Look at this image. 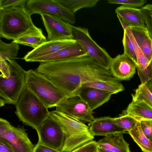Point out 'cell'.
Returning a JSON list of instances; mask_svg holds the SVG:
<instances>
[{
	"instance_id": "cell-1",
	"label": "cell",
	"mask_w": 152,
	"mask_h": 152,
	"mask_svg": "<svg viewBox=\"0 0 152 152\" xmlns=\"http://www.w3.org/2000/svg\"><path fill=\"white\" fill-rule=\"evenodd\" d=\"M37 72L45 76L71 97L87 83L116 81L109 70L99 65L87 54L65 60L40 63Z\"/></svg>"
},
{
	"instance_id": "cell-37",
	"label": "cell",
	"mask_w": 152,
	"mask_h": 152,
	"mask_svg": "<svg viewBox=\"0 0 152 152\" xmlns=\"http://www.w3.org/2000/svg\"><path fill=\"white\" fill-rule=\"evenodd\" d=\"M33 152H61L57 150L49 147L38 141L34 146Z\"/></svg>"
},
{
	"instance_id": "cell-27",
	"label": "cell",
	"mask_w": 152,
	"mask_h": 152,
	"mask_svg": "<svg viewBox=\"0 0 152 152\" xmlns=\"http://www.w3.org/2000/svg\"><path fill=\"white\" fill-rule=\"evenodd\" d=\"M114 122L125 132L131 131L135 126L138 121L132 116L124 113L113 118Z\"/></svg>"
},
{
	"instance_id": "cell-41",
	"label": "cell",
	"mask_w": 152,
	"mask_h": 152,
	"mask_svg": "<svg viewBox=\"0 0 152 152\" xmlns=\"http://www.w3.org/2000/svg\"><path fill=\"white\" fill-rule=\"evenodd\" d=\"M6 103L5 102L3 99H0V106L2 107L4 106Z\"/></svg>"
},
{
	"instance_id": "cell-14",
	"label": "cell",
	"mask_w": 152,
	"mask_h": 152,
	"mask_svg": "<svg viewBox=\"0 0 152 152\" xmlns=\"http://www.w3.org/2000/svg\"><path fill=\"white\" fill-rule=\"evenodd\" d=\"M76 42L74 39L45 42L37 48L28 52L22 58L26 62L35 58L48 56Z\"/></svg>"
},
{
	"instance_id": "cell-34",
	"label": "cell",
	"mask_w": 152,
	"mask_h": 152,
	"mask_svg": "<svg viewBox=\"0 0 152 152\" xmlns=\"http://www.w3.org/2000/svg\"><path fill=\"white\" fill-rule=\"evenodd\" d=\"M70 152H98L97 142L91 141Z\"/></svg>"
},
{
	"instance_id": "cell-15",
	"label": "cell",
	"mask_w": 152,
	"mask_h": 152,
	"mask_svg": "<svg viewBox=\"0 0 152 152\" xmlns=\"http://www.w3.org/2000/svg\"><path fill=\"white\" fill-rule=\"evenodd\" d=\"M124 30L132 27L146 28L140 9L122 5L115 11Z\"/></svg>"
},
{
	"instance_id": "cell-16",
	"label": "cell",
	"mask_w": 152,
	"mask_h": 152,
	"mask_svg": "<svg viewBox=\"0 0 152 152\" xmlns=\"http://www.w3.org/2000/svg\"><path fill=\"white\" fill-rule=\"evenodd\" d=\"M112 95L110 93L97 88L82 86L77 96L86 103L93 111L107 102Z\"/></svg>"
},
{
	"instance_id": "cell-11",
	"label": "cell",
	"mask_w": 152,
	"mask_h": 152,
	"mask_svg": "<svg viewBox=\"0 0 152 152\" xmlns=\"http://www.w3.org/2000/svg\"><path fill=\"white\" fill-rule=\"evenodd\" d=\"M56 110L82 122L89 123L94 118L93 111L77 96L68 99L56 107Z\"/></svg>"
},
{
	"instance_id": "cell-6",
	"label": "cell",
	"mask_w": 152,
	"mask_h": 152,
	"mask_svg": "<svg viewBox=\"0 0 152 152\" xmlns=\"http://www.w3.org/2000/svg\"><path fill=\"white\" fill-rule=\"evenodd\" d=\"M7 61L10 75L8 78L0 77V96L6 103L16 105L26 86V71L15 61Z\"/></svg>"
},
{
	"instance_id": "cell-23",
	"label": "cell",
	"mask_w": 152,
	"mask_h": 152,
	"mask_svg": "<svg viewBox=\"0 0 152 152\" xmlns=\"http://www.w3.org/2000/svg\"><path fill=\"white\" fill-rule=\"evenodd\" d=\"M82 86L92 87L115 94L124 90L123 85L119 80L97 81L88 83Z\"/></svg>"
},
{
	"instance_id": "cell-38",
	"label": "cell",
	"mask_w": 152,
	"mask_h": 152,
	"mask_svg": "<svg viewBox=\"0 0 152 152\" xmlns=\"http://www.w3.org/2000/svg\"><path fill=\"white\" fill-rule=\"evenodd\" d=\"M0 152H14L9 143L1 138H0Z\"/></svg>"
},
{
	"instance_id": "cell-24",
	"label": "cell",
	"mask_w": 152,
	"mask_h": 152,
	"mask_svg": "<svg viewBox=\"0 0 152 152\" xmlns=\"http://www.w3.org/2000/svg\"><path fill=\"white\" fill-rule=\"evenodd\" d=\"M46 41V38L43 34H35L22 36L13 40L12 42L30 46L35 49Z\"/></svg>"
},
{
	"instance_id": "cell-10",
	"label": "cell",
	"mask_w": 152,
	"mask_h": 152,
	"mask_svg": "<svg viewBox=\"0 0 152 152\" xmlns=\"http://www.w3.org/2000/svg\"><path fill=\"white\" fill-rule=\"evenodd\" d=\"M47 33V41L74 39L71 24L52 14H40Z\"/></svg>"
},
{
	"instance_id": "cell-32",
	"label": "cell",
	"mask_w": 152,
	"mask_h": 152,
	"mask_svg": "<svg viewBox=\"0 0 152 152\" xmlns=\"http://www.w3.org/2000/svg\"><path fill=\"white\" fill-rule=\"evenodd\" d=\"M137 73L141 82V83L145 84L152 79V60L146 67L143 70H137Z\"/></svg>"
},
{
	"instance_id": "cell-33",
	"label": "cell",
	"mask_w": 152,
	"mask_h": 152,
	"mask_svg": "<svg viewBox=\"0 0 152 152\" xmlns=\"http://www.w3.org/2000/svg\"><path fill=\"white\" fill-rule=\"evenodd\" d=\"M27 0H0V9L25 7Z\"/></svg>"
},
{
	"instance_id": "cell-30",
	"label": "cell",
	"mask_w": 152,
	"mask_h": 152,
	"mask_svg": "<svg viewBox=\"0 0 152 152\" xmlns=\"http://www.w3.org/2000/svg\"><path fill=\"white\" fill-rule=\"evenodd\" d=\"M122 42L124 48V53L131 58L136 65L137 58L134 46L127 34L124 31Z\"/></svg>"
},
{
	"instance_id": "cell-4",
	"label": "cell",
	"mask_w": 152,
	"mask_h": 152,
	"mask_svg": "<svg viewBox=\"0 0 152 152\" xmlns=\"http://www.w3.org/2000/svg\"><path fill=\"white\" fill-rule=\"evenodd\" d=\"M15 113L20 121L37 132L43 123L50 116L45 104L26 86L16 104Z\"/></svg>"
},
{
	"instance_id": "cell-31",
	"label": "cell",
	"mask_w": 152,
	"mask_h": 152,
	"mask_svg": "<svg viewBox=\"0 0 152 152\" xmlns=\"http://www.w3.org/2000/svg\"><path fill=\"white\" fill-rule=\"evenodd\" d=\"M110 4H120L129 7L137 8L142 7L147 2L145 0H107Z\"/></svg>"
},
{
	"instance_id": "cell-12",
	"label": "cell",
	"mask_w": 152,
	"mask_h": 152,
	"mask_svg": "<svg viewBox=\"0 0 152 152\" xmlns=\"http://www.w3.org/2000/svg\"><path fill=\"white\" fill-rule=\"evenodd\" d=\"M26 130L23 126H12L8 131L0 134V138L7 141L14 152H33L34 146Z\"/></svg>"
},
{
	"instance_id": "cell-36",
	"label": "cell",
	"mask_w": 152,
	"mask_h": 152,
	"mask_svg": "<svg viewBox=\"0 0 152 152\" xmlns=\"http://www.w3.org/2000/svg\"><path fill=\"white\" fill-rule=\"evenodd\" d=\"M0 77L8 78L10 75V69L9 63L7 61L0 59Z\"/></svg>"
},
{
	"instance_id": "cell-17",
	"label": "cell",
	"mask_w": 152,
	"mask_h": 152,
	"mask_svg": "<svg viewBox=\"0 0 152 152\" xmlns=\"http://www.w3.org/2000/svg\"><path fill=\"white\" fill-rule=\"evenodd\" d=\"M89 130L94 136H106L126 132L117 126L113 122V118L110 116L94 118L88 124Z\"/></svg>"
},
{
	"instance_id": "cell-8",
	"label": "cell",
	"mask_w": 152,
	"mask_h": 152,
	"mask_svg": "<svg viewBox=\"0 0 152 152\" xmlns=\"http://www.w3.org/2000/svg\"><path fill=\"white\" fill-rule=\"evenodd\" d=\"M25 7L32 15L48 13L55 15L71 24L75 22V14L58 0H28Z\"/></svg>"
},
{
	"instance_id": "cell-19",
	"label": "cell",
	"mask_w": 152,
	"mask_h": 152,
	"mask_svg": "<svg viewBox=\"0 0 152 152\" xmlns=\"http://www.w3.org/2000/svg\"><path fill=\"white\" fill-rule=\"evenodd\" d=\"M87 54L80 45L76 43L63 48L53 54L37 58L31 62L46 63L63 60Z\"/></svg>"
},
{
	"instance_id": "cell-39",
	"label": "cell",
	"mask_w": 152,
	"mask_h": 152,
	"mask_svg": "<svg viewBox=\"0 0 152 152\" xmlns=\"http://www.w3.org/2000/svg\"><path fill=\"white\" fill-rule=\"evenodd\" d=\"M12 126L7 120L1 118L0 119V134L8 131Z\"/></svg>"
},
{
	"instance_id": "cell-26",
	"label": "cell",
	"mask_w": 152,
	"mask_h": 152,
	"mask_svg": "<svg viewBox=\"0 0 152 152\" xmlns=\"http://www.w3.org/2000/svg\"><path fill=\"white\" fill-rule=\"evenodd\" d=\"M19 49V44L15 43H6L0 40V59L7 61L17 58Z\"/></svg>"
},
{
	"instance_id": "cell-22",
	"label": "cell",
	"mask_w": 152,
	"mask_h": 152,
	"mask_svg": "<svg viewBox=\"0 0 152 152\" xmlns=\"http://www.w3.org/2000/svg\"><path fill=\"white\" fill-rule=\"evenodd\" d=\"M127 133L143 152H152V142L143 133L139 121L135 127Z\"/></svg>"
},
{
	"instance_id": "cell-29",
	"label": "cell",
	"mask_w": 152,
	"mask_h": 152,
	"mask_svg": "<svg viewBox=\"0 0 152 152\" xmlns=\"http://www.w3.org/2000/svg\"><path fill=\"white\" fill-rule=\"evenodd\" d=\"M140 9L146 28L152 39V4H148Z\"/></svg>"
},
{
	"instance_id": "cell-35",
	"label": "cell",
	"mask_w": 152,
	"mask_h": 152,
	"mask_svg": "<svg viewBox=\"0 0 152 152\" xmlns=\"http://www.w3.org/2000/svg\"><path fill=\"white\" fill-rule=\"evenodd\" d=\"M138 121L143 133L151 141L152 138V121L142 120Z\"/></svg>"
},
{
	"instance_id": "cell-40",
	"label": "cell",
	"mask_w": 152,
	"mask_h": 152,
	"mask_svg": "<svg viewBox=\"0 0 152 152\" xmlns=\"http://www.w3.org/2000/svg\"><path fill=\"white\" fill-rule=\"evenodd\" d=\"M146 86L152 93V79L145 83Z\"/></svg>"
},
{
	"instance_id": "cell-21",
	"label": "cell",
	"mask_w": 152,
	"mask_h": 152,
	"mask_svg": "<svg viewBox=\"0 0 152 152\" xmlns=\"http://www.w3.org/2000/svg\"><path fill=\"white\" fill-rule=\"evenodd\" d=\"M124 112L137 121H152V107L143 100H132Z\"/></svg>"
},
{
	"instance_id": "cell-25",
	"label": "cell",
	"mask_w": 152,
	"mask_h": 152,
	"mask_svg": "<svg viewBox=\"0 0 152 152\" xmlns=\"http://www.w3.org/2000/svg\"><path fill=\"white\" fill-rule=\"evenodd\" d=\"M58 0L64 6L74 14L81 9L94 7L99 1V0Z\"/></svg>"
},
{
	"instance_id": "cell-20",
	"label": "cell",
	"mask_w": 152,
	"mask_h": 152,
	"mask_svg": "<svg viewBox=\"0 0 152 152\" xmlns=\"http://www.w3.org/2000/svg\"><path fill=\"white\" fill-rule=\"evenodd\" d=\"M127 28L143 54L150 63L152 60V39L146 28L132 27Z\"/></svg>"
},
{
	"instance_id": "cell-18",
	"label": "cell",
	"mask_w": 152,
	"mask_h": 152,
	"mask_svg": "<svg viewBox=\"0 0 152 152\" xmlns=\"http://www.w3.org/2000/svg\"><path fill=\"white\" fill-rule=\"evenodd\" d=\"M97 143L98 152H131L129 144L124 139L122 133L105 136Z\"/></svg>"
},
{
	"instance_id": "cell-7",
	"label": "cell",
	"mask_w": 152,
	"mask_h": 152,
	"mask_svg": "<svg viewBox=\"0 0 152 152\" xmlns=\"http://www.w3.org/2000/svg\"><path fill=\"white\" fill-rule=\"evenodd\" d=\"M74 39L82 47L87 55L102 67L109 70L112 58L104 48L92 39L87 28L71 25Z\"/></svg>"
},
{
	"instance_id": "cell-9",
	"label": "cell",
	"mask_w": 152,
	"mask_h": 152,
	"mask_svg": "<svg viewBox=\"0 0 152 152\" xmlns=\"http://www.w3.org/2000/svg\"><path fill=\"white\" fill-rule=\"evenodd\" d=\"M38 142L61 152L65 136L58 122L51 116L43 123L37 132Z\"/></svg>"
},
{
	"instance_id": "cell-42",
	"label": "cell",
	"mask_w": 152,
	"mask_h": 152,
	"mask_svg": "<svg viewBox=\"0 0 152 152\" xmlns=\"http://www.w3.org/2000/svg\"><path fill=\"white\" fill-rule=\"evenodd\" d=\"M151 142H152V138H151Z\"/></svg>"
},
{
	"instance_id": "cell-2",
	"label": "cell",
	"mask_w": 152,
	"mask_h": 152,
	"mask_svg": "<svg viewBox=\"0 0 152 152\" xmlns=\"http://www.w3.org/2000/svg\"><path fill=\"white\" fill-rule=\"evenodd\" d=\"M26 7L0 9V36L13 40L26 35L43 34L34 24Z\"/></svg>"
},
{
	"instance_id": "cell-13",
	"label": "cell",
	"mask_w": 152,
	"mask_h": 152,
	"mask_svg": "<svg viewBox=\"0 0 152 152\" xmlns=\"http://www.w3.org/2000/svg\"><path fill=\"white\" fill-rule=\"evenodd\" d=\"M135 62L124 53L112 58L109 70L118 80H128L132 77L136 72Z\"/></svg>"
},
{
	"instance_id": "cell-5",
	"label": "cell",
	"mask_w": 152,
	"mask_h": 152,
	"mask_svg": "<svg viewBox=\"0 0 152 152\" xmlns=\"http://www.w3.org/2000/svg\"><path fill=\"white\" fill-rule=\"evenodd\" d=\"M50 112V116L60 125L64 134L61 152H70L93 140L94 136L83 122L56 110Z\"/></svg>"
},
{
	"instance_id": "cell-28",
	"label": "cell",
	"mask_w": 152,
	"mask_h": 152,
	"mask_svg": "<svg viewBox=\"0 0 152 152\" xmlns=\"http://www.w3.org/2000/svg\"><path fill=\"white\" fill-rule=\"evenodd\" d=\"M132 96V100H143L152 107V93L145 84L141 83L139 85Z\"/></svg>"
},
{
	"instance_id": "cell-3",
	"label": "cell",
	"mask_w": 152,
	"mask_h": 152,
	"mask_svg": "<svg viewBox=\"0 0 152 152\" xmlns=\"http://www.w3.org/2000/svg\"><path fill=\"white\" fill-rule=\"evenodd\" d=\"M26 87L47 107H57L71 98L50 80L36 70L26 72Z\"/></svg>"
}]
</instances>
